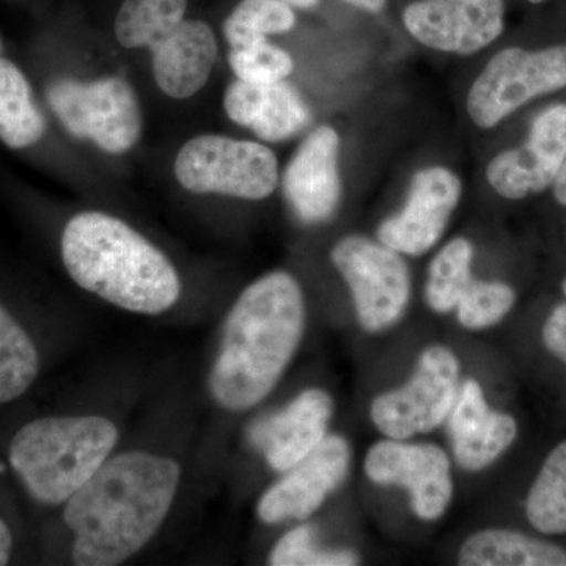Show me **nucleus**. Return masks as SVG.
Here are the masks:
<instances>
[{
  "instance_id": "1",
  "label": "nucleus",
  "mask_w": 566,
  "mask_h": 566,
  "mask_svg": "<svg viewBox=\"0 0 566 566\" xmlns=\"http://www.w3.org/2000/svg\"><path fill=\"white\" fill-rule=\"evenodd\" d=\"M180 464L155 453H120L65 502L73 562L114 566L132 558L163 526L180 485Z\"/></svg>"
},
{
  "instance_id": "2",
  "label": "nucleus",
  "mask_w": 566,
  "mask_h": 566,
  "mask_svg": "<svg viewBox=\"0 0 566 566\" xmlns=\"http://www.w3.org/2000/svg\"><path fill=\"white\" fill-rule=\"evenodd\" d=\"M305 301L300 283L273 271L241 293L226 319L210 375L216 403L248 411L268 397L303 340Z\"/></svg>"
},
{
  "instance_id": "3",
  "label": "nucleus",
  "mask_w": 566,
  "mask_h": 566,
  "mask_svg": "<svg viewBox=\"0 0 566 566\" xmlns=\"http://www.w3.org/2000/svg\"><path fill=\"white\" fill-rule=\"evenodd\" d=\"M62 259L81 289L134 314H163L180 297V277L170 260L128 223L104 212L70 219Z\"/></svg>"
},
{
  "instance_id": "4",
  "label": "nucleus",
  "mask_w": 566,
  "mask_h": 566,
  "mask_svg": "<svg viewBox=\"0 0 566 566\" xmlns=\"http://www.w3.org/2000/svg\"><path fill=\"white\" fill-rule=\"evenodd\" d=\"M117 441L118 428L106 417H44L18 431L9 460L36 502L61 505L109 460Z\"/></svg>"
},
{
  "instance_id": "5",
  "label": "nucleus",
  "mask_w": 566,
  "mask_h": 566,
  "mask_svg": "<svg viewBox=\"0 0 566 566\" xmlns=\"http://www.w3.org/2000/svg\"><path fill=\"white\" fill-rule=\"evenodd\" d=\"M175 175L193 193L263 200L277 188L279 164L262 144L205 134L182 145Z\"/></svg>"
},
{
  "instance_id": "6",
  "label": "nucleus",
  "mask_w": 566,
  "mask_h": 566,
  "mask_svg": "<svg viewBox=\"0 0 566 566\" xmlns=\"http://www.w3.org/2000/svg\"><path fill=\"white\" fill-rule=\"evenodd\" d=\"M46 99L66 133L93 142L103 151L122 155L139 140V102L122 77L57 80L48 85Z\"/></svg>"
},
{
  "instance_id": "7",
  "label": "nucleus",
  "mask_w": 566,
  "mask_h": 566,
  "mask_svg": "<svg viewBox=\"0 0 566 566\" xmlns=\"http://www.w3.org/2000/svg\"><path fill=\"white\" fill-rule=\"evenodd\" d=\"M331 262L352 292L357 322L368 334L400 322L411 300V274L401 253L360 234L335 243Z\"/></svg>"
},
{
  "instance_id": "8",
  "label": "nucleus",
  "mask_w": 566,
  "mask_h": 566,
  "mask_svg": "<svg viewBox=\"0 0 566 566\" xmlns=\"http://www.w3.org/2000/svg\"><path fill=\"white\" fill-rule=\"evenodd\" d=\"M566 87V44L497 52L472 84L465 99L469 118L491 129L538 96Z\"/></svg>"
},
{
  "instance_id": "9",
  "label": "nucleus",
  "mask_w": 566,
  "mask_h": 566,
  "mask_svg": "<svg viewBox=\"0 0 566 566\" xmlns=\"http://www.w3.org/2000/svg\"><path fill=\"white\" fill-rule=\"evenodd\" d=\"M460 376V359L452 349L446 345L427 346L409 381L371 401V422L390 439L430 433L452 411Z\"/></svg>"
},
{
  "instance_id": "10",
  "label": "nucleus",
  "mask_w": 566,
  "mask_h": 566,
  "mask_svg": "<svg viewBox=\"0 0 566 566\" xmlns=\"http://www.w3.org/2000/svg\"><path fill=\"white\" fill-rule=\"evenodd\" d=\"M364 471L376 485L408 490L412 513L427 523L441 520L452 504V463L439 446L387 438L370 447Z\"/></svg>"
},
{
  "instance_id": "11",
  "label": "nucleus",
  "mask_w": 566,
  "mask_h": 566,
  "mask_svg": "<svg viewBox=\"0 0 566 566\" xmlns=\"http://www.w3.org/2000/svg\"><path fill=\"white\" fill-rule=\"evenodd\" d=\"M403 24L430 50L472 55L504 32L505 0H417L406 7Z\"/></svg>"
},
{
  "instance_id": "12",
  "label": "nucleus",
  "mask_w": 566,
  "mask_h": 566,
  "mask_svg": "<svg viewBox=\"0 0 566 566\" xmlns=\"http://www.w3.org/2000/svg\"><path fill=\"white\" fill-rule=\"evenodd\" d=\"M463 193L460 177L447 167L419 170L400 211L378 227V241L401 255L420 256L441 240Z\"/></svg>"
},
{
  "instance_id": "13",
  "label": "nucleus",
  "mask_w": 566,
  "mask_h": 566,
  "mask_svg": "<svg viewBox=\"0 0 566 566\" xmlns=\"http://www.w3.org/2000/svg\"><path fill=\"white\" fill-rule=\"evenodd\" d=\"M565 159L566 104H556L535 118L523 145L491 159L486 180L504 199H527L554 185Z\"/></svg>"
},
{
  "instance_id": "14",
  "label": "nucleus",
  "mask_w": 566,
  "mask_h": 566,
  "mask_svg": "<svg viewBox=\"0 0 566 566\" xmlns=\"http://www.w3.org/2000/svg\"><path fill=\"white\" fill-rule=\"evenodd\" d=\"M352 465V447L344 436L327 434L311 455L283 472L264 491L256 515L264 524L307 520L342 486Z\"/></svg>"
},
{
  "instance_id": "15",
  "label": "nucleus",
  "mask_w": 566,
  "mask_h": 566,
  "mask_svg": "<svg viewBox=\"0 0 566 566\" xmlns=\"http://www.w3.org/2000/svg\"><path fill=\"white\" fill-rule=\"evenodd\" d=\"M340 137L331 126L314 129L297 147L283 174V193L301 222L329 221L342 199Z\"/></svg>"
},
{
  "instance_id": "16",
  "label": "nucleus",
  "mask_w": 566,
  "mask_h": 566,
  "mask_svg": "<svg viewBox=\"0 0 566 566\" xmlns=\"http://www.w3.org/2000/svg\"><path fill=\"white\" fill-rule=\"evenodd\" d=\"M334 400L326 390L307 389L282 409L256 420L249 439L275 472H286L322 444L327 436Z\"/></svg>"
},
{
  "instance_id": "17",
  "label": "nucleus",
  "mask_w": 566,
  "mask_h": 566,
  "mask_svg": "<svg viewBox=\"0 0 566 566\" xmlns=\"http://www.w3.org/2000/svg\"><path fill=\"white\" fill-rule=\"evenodd\" d=\"M446 422L453 458L468 472L485 471L504 455L517 436L516 420L490 408L475 379H465L460 386Z\"/></svg>"
},
{
  "instance_id": "18",
  "label": "nucleus",
  "mask_w": 566,
  "mask_h": 566,
  "mask_svg": "<svg viewBox=\"0 0 566 566\" xmlns=\"http://www.w3.org/2000/svg\"><path fill=\"white\" fill-rule=\"evenodd\" d=\"M223 107L234 123L266 142L292 139L311 123L303 96L285 81L253 84L237 80L227 88Z\"/></svg>"
},
{
  "instance_id": "19",
  "label": "nucleus",
  "mask_w": 566,
  "mask_h": 566,
  "mask_svg": "<svg viewBox=\"0 0 566 566\" xmlns=\"http://www.w3.org/2000/svg\"><path fill=\"white\" fill-rule=\"evenodd\" d=\"M156 84L175 99L202 91L218 57V41L203 21L185 20L151 48Z\"/></svg>"
},
{
  "instance_id": "20",
  "label": "nucleus",
  "mask_w": 566,
  "mask_h": 566,
  "mask_svg": "<svg viewBox=\"0 0 566 566\" xmlns=\"http://www.w3.org/2000/svg\"><path fill=\"white\" fill-rule=\"evenodd\" d=\"M461 566H566V549L509 528L469 536L458 553Z\"/></svg>"
},
{
  "instance_id": "21",
  "label": "nucleus",
  "mask_w": 566,
  "mask_h": 566,
  "mask_svg": "<svg viewBox=\"0 0 566 566\" xmlns=\"http://www.w3.org/2000/svg\"><path fill=\"white\" fill-rule=\"evenodd\" d=\"M46 132L28 77L0 55V142L11 150L32 147Z\"/></svg>"
},
{
  "instance_id": "22",
  "label": "nucleus",
  "mask_w": 566,
  "mask_h": 566,
  "mask_svg": "<svg viewBox=\"0 0 566 566\" xmlns=\"http://www.w3.org/2000/svg\"><path fill=\"white\" fill-rule=\"evenodd\" d=\"M188 0H125L115 20V36L126 50L151 48L185 21Z\"/></svg>"
},
{
  "instance_id": "23",
  "label": "nucleus",
  "mask_w": 566,
  "mask_h": 566,
  "mask_svg": "<svg viewBox=\"0 0 566 566\" xmlns=\"http://www.w3.org/2000/svg\"><path fill=\"white\" fill-rule=\"evenodd\" d=\"M474 245L465 238H455L441 249L428 268L424 301L439 315L455 311L471 282Z\"/></svg>"
},
{
  "instance_id": "24",
  "label": "nucleus",
  "mask_w": 566,
  "mask_h": 566,
  "mask_svg": "<svg viewBox=\"0 0 566 566\" xmlns=\"http://www.w3.org/2000/svg\"><path fill=\"white\" fill-rule=\"evenodd\" d=\"M40 371L35 344L0 304V405L22 397Z\"/></svg>"
},
{
  "instance_id": "25",
  "label": "nucleus",
  "mask_w": 566,
  "mask_h": 566,
  "mask_svg": "<svg viewBox=\"0 0 566 566\" xmlns=\"http://www.w3.org/2000/svg\"><path fill=\"white\" fill-rule=\"evenodd\" d=\"M526 515L535 531L566 534V441L547 455L527 494Z\"/></svg>"
},
{
  "instance_id": "26",
  "label": "nucleus",
  "mask_w": 566,
  "mask_h": 566,
  "mask_svg": "<svg viewBox=\"0 0 566 566\" xmlns=\"http://www.w3.org/2000/svg\"><path fill=\"white\" fill-rule=\"evenodd\" d=\"M296 24L293 7L282 0H241L223 22L230 46L292 31Z\"/></svg>"
},
{
  "instance_id": "27",
  "label": "nucleus",
  "mask_w": 566,
  "mask_h": 566,
  "mask_svg": "<svg viewBox=\"0 0 566 566\" xmlns=\"http://www.w3.org/2000/svg\"><path fill=\"white\" fill-rule=\"evenodd\" d=\"M515 303V290L506 283L474 279L457 305V319L464 329H488L501 323Z\"/></svg>"
},
{
  "instance_id": "28",
  "label": "nucleus",
  "mask_w": 566,
  "mask_h": 566,
  "mask_svg": "<svg viewBox=\"0 0 566 566\" xmlns=\"http://www.w3.org/2000/svg\"><path fill=\"white\" fill-rule=\"evenodd\" d=\"M273 566H356L360 556L349 549H323L316 543V528L303 524L282 536L270 554Z\"/></svg>"
},
{
  "instance_id": "29",
  "label": "nucleus",
  "mask_w": 566,
  "mask_h": 566,
  "mask_svg": "<svg viewBox=\"0 0 566 566\" xmlns=\"http://www.w3.org/2000/svg\"><path fill=\"white\" fill-rule=\"evenodd\" d=\"M229 63L238 80L253 84L285 81L294 70L292 55L266 39L232 48Z\"/></svg>"
},
{
  "instance_id": "30",
  "label": "nucleus",
  "mask_w": 566,
  "mask_h": 566,
  "mask_svg": "<svg viewBox=\"0 0 566 566\" xmlns=\"http://www.w3.org/2000/svg\"><path fill=\"white\" fill-rule=\"evenodd\" d=\"M543 344L547 352L566 364V303L558 304L543 326Z\"/></svg>"
},
{
  "instance_id": "31",
  "label": "nucleus",
  "mask_w": 566,
  "mask_h": 566,
  "mask_svg": "<svg viewBox=\"0 0 566 566\" xmlns=\"http://www.w3.org/2000/svg\"><path fill=\"white\" fill-rule=\"evenodd\" d=\"M282 2L289 3L293 9L307 10L315 7L318 0H282ZM345 2L357 7V9L370 11V13H379L387 6V0H345Z\"/></svg>"
},
{
  "instance_id": "32",
  "label": "nucleus",
  "mask_w": 566,
  "mask_h": 566,
  "mask_svg": "<svg viewBox=\"0 0 566 566\" xmlns=\"http://www.w3.org/2000/svg\"><path fill=\"white\" fill-rule=\"evenodd\" d=\"M11 551H13V536L9 526L0 520V566L9 564Z\"/></svg>"
},
{
  "instance_id": "33",
  "label": "nucleus",
  "mask_w": 566,
  "mask_h": 566,
  "mask_svg": "<svg viewBox=\"0 0 566 566\" xmlns=\"http://www.w3.org/2000/svg\"><path fill=\"white\" fill-rule=\"evenodd\" d=\"M554 197L562 207H566V159L553 185Z\"/></svg>"
},
{
  "instance_id": "34",
  "label": "nucleus",
  "mask_w": 566,
  "mask_h": 566,
  "mask_svg": "<svg viewBox=\"0 0 566 566\" xmlns=\"http://www.w3.org/2000/svg\"><path fill=\"white\" fill-rule=\"evenodd\" d=\"M527 2H531V3H543V2H546V0H527Z\"/></svg>"
},
{
  "instance_id": "35",
  "label": "nucleus",
  "mask_w": 566,
  "mask_h": 566,
  "mask_svg": "<svg viewBox=\"0 0 566 566\" xmlns=\"http://www.w3.org/2000/svg\"><path fill=\"white\" fill-rule=\"evenodd\" d=\"M562 290H564L566 296V277L564 279V282H562Z\"/></svg>"
},
{
  "instance_id": "36",
  "label": "nucleus",
  "mask_w": 566,
  "mask_h": 566,
  "mask_svg": "<svg viewBox=\"0 0 566 566\" xmlns=\"http://www.w3.org/2000/svg\"><path fill=\"white\" fill-rule=\"evenodd\" d=\"M2 51H3V44H2V40H0V54H2Z\"/></svg>"
}]
</instances>
